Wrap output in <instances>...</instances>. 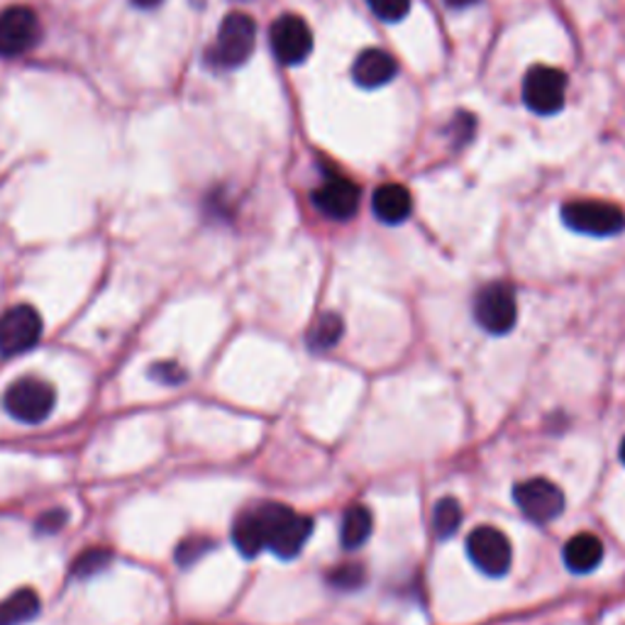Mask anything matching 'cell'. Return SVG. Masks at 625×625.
Returning a JSON list of instances; mask_svg holds the SVG:
<instances>
[{"instance_id":"1","label":"cell","mask_w":625,"mask_h":625,"mask_svg":"<svg viewBox=\"0 0 625 625\" xmlns=\"http://www.w3.org/2000/svg\"><path fill=\"white\" fill-rule=\"evenodd\" d=\"M252 511L260 521L266 550H272L279 560L299 558L313 535V521L309 515L293 513L284 503H262Z\"/></svg>"},{"instance_id":"2","label":"cell","mask_w":625,"mask_h":625,"mask_svg":"<svg viewBox=\"0 0 625 625\" xmlns=\"http://www.w3.org/2000/svg\"><path fill=\"white\" fill-rule=\"evenodd\" d=\"M257 45V25L250 15L230 13L221 29H217L215 45L208 52V62L215 68H237L252 57Z\"/></svg>"},{"instance_id":"3","label":"cell","mask_w":625,"mask_h":625,"mask_svg":"<svg viewBox=\"0 0 625 625\" xmlns=\"http://www.w3.org/2000/svg\"><path fill=\"white\" fill-rule=\"evenodd\" d=\"M57 393L52 386L42 379H17L8 386L3 396L5 411L13 415L17 423L25 425H39L49 418V413L54 411Z\"/></svg>"},{"instance_id":"4","label":"cell","mask_w":625,"mask_h":625,"mask_svg":"<svg viewBox=\"0 0 625 625\" xmlns=\"http://www.w3.org/2000/svg\"><path fill=\"white\" fill-rule=\"evenodd\" d=\"M562 221L574 233L611 237L625 230V213L607 201H570L562 205Z\"/></svg>"},{"instance_id":"5","label":"cell","mask_w":625,"mask_h":625,"mask_svg":"<svg viewBox=\"0 0 625 625\" xmlns=\"http://www.w3.org/2000/svg\"><path fill=\"white\" fill-rule=\"evenodd\" d=\"M474 321L491 335L511 333L515 321H518V303H515V293L511 286H484L474 299Z\"/></svg>"},{"instance_id":"6","label":"cell","mask_w":625,"mask_h":625,"mask_svg":"<svg viewBox=\"0 0 625 625\" xmlns=\"http://www.w3.org/2000/svg\"><path fill=\"white\" fill-rule=\"evenodd\" d=\"M567 76L552 66H533L523 82V101L538 115H554L564 108Z\"/></svg>"},{"instance_id":"7","label":"cell","mask_w":625,"mask_h":625,"mask_svg":"<svg viewBox=\"0 0 625 625\" xmlns=\"http://www.w3.org/2000/svg\"><path fill=\"white\" fill-rule=\"evenodd\" d=\"M42 340V317L33 305H13L0 315V354H23Z\"/></svg>"},{"instance_id":"8","label":"cell","mask_w":625,"mask_h":625,"mask_svg":"<svg viewBox=\"0 0 625 625\" xmlns=\"http://www.w3.org/2000/svg\"><path fill=\"white\" fill-rule=\"evenodd\" d=\"M467 552L474 567L484 572L486 577H503L511 570L513 550L509 538L501 530L491 528V525H482L470 533L467 538Z\"/></svg>"},{"instance_id":"9","label":"cell","mask_w":625,"mask_h":625,"mask_svg":"<svg viewBox=\"0 0 625 625\" xmlns=\"http://www.w3.org/2000/svg\"><path fill=\"white\" fill-rule=\"evenodd\" d=\"M513 501L525 518L533 523H552L564 511V493L548 479H528L513 489Z\"/></svg>"},{"instance_id":"10","label":"cell","mask_w":625,"mask_h":625,"mask_svg":"<svg viewBox=\"0 0 625 625\" xmlns=\"http://www.w3.org/2000/svg\"><path fill=\"white\" fill-rule=\"evenodd\" d=\"M272 52L286 66L303 64L313 49V33L299 15H282L270 29Z\"/></svg>"},{"instance_id":"11","label":"cell","mask_w":625,"mask_h":625,"mask_svg":"<svg viewBox=\"0 0 625 625\" xmlns=\"http://www.w3.org/2000/svg\"><path fill=\"white\" fill-rule=\"evenodd\" d=\"M39 39V20L29 8L15 5L0 13V57L13 59L33 49Z\"/></svg>"},{"instance_id":"12","label":"cell","mask_w":625,"mask_h":625,"mask_svg":"<svg viewBox=\"0 0 625 625\" xmlns=\"http://www.w3.org/2000/svg\"><path fill=\"white\" fill-rule=\"evenodd\" d=\"M313 201L317 211H323L333 221H350L360 208V188L350 178L330 176L321 188H315Z\"/></svg>"},{"instance_id":"13","label":"cell","mask_w":625,"mask_h":625,"mask_svg":"<svg viewBox=\"0 0 625 625\" xmlns=\"http://www.w3.org/2000/svg\"><path fill=\"white\" fill-rule=\"evenodd\" d=\"M396 72H399V64L393 62L391 54L382 52V49H364L354 59L352 78L362 88H382L391 82Z\"/></svg>"},{"instance_id":"14","label":"cell","mask_w":625,"mask_h":625,"mask_svg":"<svg viewBox=\"0 0 625 625\" xmlns=\"http://www.w3.org/2000/svg\"><path fill=\"white\" fill-rule=\"evenodd\" d=\"M374 215L379 217L386 225H401L403 221H409V215L413 211V198L409 193V188L401 184H384L374 191L372 198Z\"/></svg>"},{"instance_id":"15","label":"cell","mask_w":625,"mask_h":625,"mask_svg":"<svg viewBox=\"0 0 625 625\" xmlns=\"http://www.w3.org/2000/svg\"><path fill=\"white\" fill-rule=\"evenodd\" d=\"M603 560V542L591 533H579L564 545V564L574 574H589Z\"/></svg>"},{"instance_id":"16","label":"cell","mask_w":625,"mask_h":625,"mask_svg":"<svg viewBox=\"0 0 625 625\" xmlns=\"http://www.w3.org/2000/svg\"><path fill=\"white\" fill-rule=\"evenodd\" d=\"M42 601L33 589H17L5 601H0V625H25L33 621Z\"/></svg>"},{"instance_id":"17","label":"cell","mask_w":625,"mask_h":625,"mask_svg":"<svg viewBox=\"0 0 625 625\" xmlns=\"http://www.w3.org/2000/svg\"><path fill=\"white\" fill-rule=\"evenodd\" d=\"M372 528H374L372 511L366 509V505H362V503L350 505V509H347L345 515H342V530H340L342 548L345 550L362 548V545L370 540Z\"/></svg>"},{"instance_id":"18","label":"cell","mask_w":625,"mask_h":625,"mask_svg":"<svg viewBox=\"0 0 625 625\" xmlns=\"http://www.w3.org/2000/svg\"><path fill=\"white\" fill-rule=\"evenodd\" d=\"M345 335V321L337 313H323L317 317L315 325L309 333V345L315 352H327L342 340Z\"/></svg>"},{"instance_id":"19","label":"cell","mask_w":625,"mask_h":625,"mask_svg":"<svg viewBox=\"0 0 625 625\" xmlns=\"http://www.w3.org/2000/svg\"><path fill=\"white\" fill-rule=\"evenodd\" d=\"M462 525V505L452 496H445L433 509V528L440 540H450Z\"/></svg>"},{"instance_id":"20","label":"cell","mask_w":625,"mask_h":625,"mask_svg":"<svg viewBox=\"0 0 625 625\" xmlns=\"http://www.w3.org/2000/svg\"><path fill=\"white\" fill-rule=\"evenodd\" d=\"M113 558H115L113 550H108V548H88L82 554H76V560L72 564V577L74 579L98 577L103 570L111 567Z\"/></svg>"},{"instance_id":"21","label":"cell","mask_w":625,"mask_h":625,"mask_svg":"<svg viewBox=\"0 0 625 625\" xmlns=\"http://www.w3.org/2000/svg\"><path fill=\"white\" fill-rule=\"evenodd\" d=\"M213 550V542L208 538H186L178 542V548L174 550V562L178 567H191L198 560H203L208 552Z\"/></svg>"},{"instance_id":"22","label":"cell","mask_w":625,"mask_h":625,"mask_svg":"<svg viewBox=\"0 0 625 625\" xmlns=\"http://www.w3.org/2000/svg\"><path fill=\"white\" fill-rule=\"evenodd\" d=\"M327 582L340 591H352L364 584V567L362 564H340L327 574Z\"/></svg>"},{"instance_id":"23","label":"cell","mask_w":625,"mask_h":625,"mask_svg":"<svg viewBox=\"0 0 625 625\" xmlns=\"http://www.w3.org/2000/svg\"><path fill=\"white\" fill-rule=\"evenodd\" d=\"M366 5L372 8V13L386 20V23H399L411 10V0H366Z\"/></svg>"},{"instance_id":"24","label":"cell","mask_w":625,"mask_h":625,"mask_svg":"<svg viewBox=\"0 0 625 625\" xmlns=\"http://www.w3.org/2000/svg\"><path fill=\"white\" fill-rule=\"evenodd\" d=\"M150 376L157 384L178 386L186 382V372L176 362H157L150 366Z\"/></svg>"},{"instance_id":"25","label":"cell","mask_w":625,"mask_h":625,"mask_svg":"<svg viewBox=\"0 0 625 625\" xmlns=\"http://www.w3.org/2000/svg\"><path fill=\"white\" fill-rule=\"evenodd\" d=\"M68 521V513L64 509H52V511H45L42 515H37L35 521V530L39 535H57L59 530L64 528Z\"/></svg>"},{"instance_id":"26","label":"cell","mask_w":625,"mask_h":625,"mask_svg":"<svg viewBox=\"0 0 625 625\" xmlns=\"http://www.w3.org/2000/svg\"><path fill=\"white\" fill-rule=\"evenodd\" d=\"M445 3H448L450 8H470L476 3V0H445Z\"/></svg>"},{"instance_id":"27","label":"cell","mask_w":625,"mask_h":625,"mask_svg":"<svg viewBox=\"0 0 625 625\" xmlns=\"http://www.w3.org/2000/svg\"><path fill=\"white\" fill-rule=\"evenodd\" d=\"M133 3H135L137 8H145V10H150V8H157L159 3H162V0H133Z\"/></svg>"},{"instance_id":"28","label":"cell","mask_w":625,"mask_h":625,"mask_svg":"<svg viewBox=\"0 0 625 625\" xmlns=\"http://www.w3.org/2000/svg\"><path fill=\"white\" fill-rule=\"evenodd\" d=\"M621 460H623V464H625V438H623V442H621Z\"/></svg>"}]
</instances>
